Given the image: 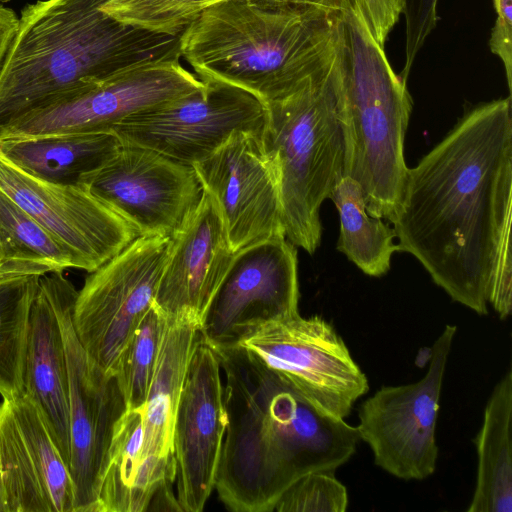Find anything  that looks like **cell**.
Instances as JSON below:
<instances>
[{
    "label": "cell",
    "instance_id": "obj_13",
    "mask_svg": "<svg viewBox=\"0 0 512 512\" xmlns=\"http://www.w3.org/2000/svg\"><path fill=\"white\" fill-rule=\"evenodd\" d=\"M261 130L234 132L192 165L235 253L263 240L286 237L279 172Z\"/></svg>",
    "mask_w": 512,
    "mask_h": 512
},
{
    "label": "cell",
    "instance_id": "obj_8",
    "mask_svg": "<svg viewBox=\"0 0 512 512\" xmlns=\"http://www.w3.org/2000/svg\"><path fill=\"white\" fill-rule=\"evenodd\" d=\"M170 237L138 236L90 272L78 290L72 321L90 361L115 375L122 354L153 306Z\"/></svg>",
    "mask_w": 512,
    "mask_h": 512
},
{
    "label": "cell",
    "instance_id": "obj_10",
    "mask_svg": "<svg viewBox=\"0 0 512 512\" xmlns=\"http://www.w3.org/2000/svg\"><path fill=\"white\" fill-rule=\"evenodd\" d=\"M457 327L446 325L430 350L426 374L417 382L383 386L362 402L356 426L374 463L402 480L431 476L438 459L435 431L444 374Z\"/></svg>",
    "mask_w": 512,
    "mask_h": 512
},
{
    "label": "cell",
    "instance_id": "obj_12",
    "mask_svg": "<svg viewBox=\"0 0 512 512\" xmlns=\"http://www.w3.org/2000/svg\"><path fill=\"white\" fill-rule=\"evenodd\" d=\"M202 86L180 61L143 65L18 117L0 127V139L112 132L127 118Z\"/></svg>",
    "mask_w": 512,
    "mask_h": 512
},
{
    "label": "cell",
    "instance_id": "obj_22",
    "mask_svg": "<svg viewBox=\"0 0 512 512\" xmlns=\"http://www.w3.org/2000/svg\"><path fill=\"white\" fill-rule=\"evenodd\" d=\"M122 142L114 132L0 139V152L29 175L57 184H80L104 166Z\"/></svg>",
    "mask_w": 512,
    "mask_h": 512
},
{
    "label": "cell",
    "instance_id": "obj_17",
    "mask_svg": "<svg viewBox=\"0 0 512 512\" xmlns=\"http://www.w3.org/2000/svg\"><path fill=\"white\" fill-rule=\"evenodd\" d=\"M226 427L220 362L200 338L189 363L173 430L176 497L181 511L204 509L215 488Z\"/></svg>",
    "mask_w": 512,
    "mask_h": 512
},
{
    "label": "cell",
    "instance_id": "obj_23",
    "mask_svg": "<svg viewBox=\"0 0 512 512\" xmlns=\"http://www.w3.org/2000/svg\"><path fill=\"white\" fill-rule=\"evenodd\" d=\"M512 371L495 385L474 438L477 476L468 512L512 511Z\"/></svg>",
    "mask_w": 512,
    "mask_h": 512
},
{
    "label": "cell",
    "instance_id": "obj_18",
    "mask_svg": "<svg viewBox=\"0 0 512 512\" xmlns=\"http://www.w3.org/2000/svg\"><path fill=\"white\" fill-rule=\"evenodd\" d=\"M0 483L5 512H73L69 468L25 394L0 404Z\"/></svg>",
    "mask_w": 512,
    "mask_h": 512
},
{
    "label": "cell",
    "instance_id": "obj_2",
    "mask_svg": "<svg viewBox=\"0 0 512 512\" xmlns=\"http://www.w3.org/2000/svg\"><path fill=\"white\" fill-rule=\"evenodd\" d=\"M213 350L227 414L215 488L227 508L274 511L298 479L335 471L353 456L356 426L317 409L244 348Z\"/></svg>",
    "mask_w": 512,
    "mask_h": 512
},
{
    "label": "cell",
    "instance_id": "obj_37",
    "mask_svg": "<svg viewBox=\"0 0 512 512\" xmlns=\"http://www.w3.org/2000/svg\"><path fill=\"white\" fill-rule=\"evenodd\" d=\"M0 1H6V0H0Z\"/></svg>",
    "mask_w": 512,
    "mask_h": 512
},
{
    "label": "cell",
    "instance_id": "obj_19",
    "mask_svg": "<svg viewBox=\"0 0 512 512\" xmlns=\"http://www.w3.org/2000/svg\"><path fill=\"white\" fill-rule=\"evenodd\" d=\"M235 255L212 199H201L170 237L153 306L168 319L202 324Z\"/></svg>",
    "mask_w": 512,
    "mask_h": 512
},
{
    "label": "cell",
    "instance_id": "obj_35",
    "mask_svg": "<svg viewBox=\"0 0 512 512\" xmlns=\"http://www.w3.org/2000/svg\"><path fill=\"white\" fill-rule=\"evenodd\" d=\"M264 3L292 8L333 7L338 0H259Z\"/></svg>",
    "mask_w": 512,
    "mask_h": 512
},
{
    "label": "cell",
    "instance_id": "obj_4",
    "mask_svg": "<svg viewBox=\"0 0 512 512\" xmlns=\"http://www.w3.org/2000/svg\"><path fill=\"white\" fill-rule=\"evenodd\" d=\"M335 6L223 0L182 33L181 57L199 79L231 84L267 104L292 93L333 58Z\"/></svg>",
    "mask_w": 512,
    "mask_h": 512
},
{
    "label": "cell",
    "instance_id": "obj_20",
    "mask_svg": "<svg viewBox=\"0 0 512 512\" xmlns=\"http://www.w3.org/2000/svg\"><path fill=\"white\" fill-rule=\"evenodd\" d=\"M200 324L168 319L142 412L144 466L163 476H176L173 430L177 407L192 354L201 338Z\"/></svg>",
    "mask_w": 512,
    "mask_h": 512
},
{
    "label": "cell",
    "instance_id": "obj_15",
    "mask_svg": "<svg viewBox=\"0 0 512 512\" xmlns=\"http://www.w3.org/2000/svg\"><path fill=\"white\" fill-rule=\"evenodd\" d=\"M80 184L146 237H171L203 192L193 166L126 143Z\"/></svg>",
    "mask_w": 512,
    "mask_h": 512
},
{
    "label": "cell",
    "instance_id": "obj_16",
    "mask_svg": "<svg viewBox=\"0 0 512 512\" xmlns=\"http://www.w3.org/2000/svg\"><path fill=\"white\" fill-rule=\"evenodd\" d=\"M0 190L70 251L76 269L96 270L138 237L127 221L85 185L38 179L1 152Z\"/></svg>",
    "mask_w": 512,
    "mask_h": 512
},
{
    "label": "cell",
    "instance_id": "obj_3",
    "mask_svg": "<svg viewBox=\"0 0 512 512\" xmlns=\"http://www.w3.org/2000/svg\"><path fill=\"white\" fill-rule=\"evenodd\" d=\"M107 0H39L27 5L0 73V127L123 72L177 62L181 35L125 24Z\"/></svg>",
    "mask_w": 512,
    "mask_h": 512
},
{
    "label": "cell",
    "instance_id": "obj_36",
    "mask_svg": "<svg viewBox=\"0 0 512 512\" xmlns=\"http://www.w3.org/2000/svg\"><path fill=\"white\" fill-rule=\"evenodd\" d=\"M0 512H5V505H4V498H3L1 483H0Z\"/></svg>",
    "mask_w": 512,
    "mask_h": 512
},
{
    "label": "cell",
    "instance_id": "obj_24",
    "mask_svg": "<svg viewBox=\"0 0 512 512\" xmlns=\"http://www.w3.org/2000/svg\"><path fill=\"white\" fill-rule=\"evenodd\" d=\"M76 268L73 255L0 190V275L43 276Z\"/></svg>",
    "mask_w": 512,
    "mask_h": 512
},
{
    "label": "cell",
    "instance_id": "obj_34",
    "mask_svg": "<svg viewBox=\"0 0 512 512\" xmlns=\"http://www.w3.org/2000/svg\"><path fill=\"white\" fill-rule=\"evenodd\" d=\"M19 17L0 3V73L18 30Z\"/></svg>",
    "mask_w": 512,
    "mask_h": 512
},
{
    "label": "cell",
    "instance_id": "obj_6",
    "mask_svg": "<svg viewBox=\"0 0 512 512\" xmlns=\"http://www.w3.org/2000/svg\"><path fill=\"white\" fill-rule=\"evenodd\" d=\"M265 106L261 136L279 172L285 235L313 254L321 205L345 177L347 120L335 53L296 90Z\"/></svg>",
    "mask_w": 512,
    "mask_h": 512
},
{
    "label": "cell",
    "instance_id": "obj_14",
    "mask_svg": "<svg viewBox=\"0 0 512 512\" xmlns=\"http://www.w3.org/2000/svg\"><path fill=\"white\" fill-rule=\"evenodd\" d=\"M297 250L286 237L237 251L200 327L211 348L237 345L258 327L298 312Z\"/></svg>",
    "mask_w": 512,
    "mask_h": 512
},
{
    "label": "cell",
    "instance_id": "obj_1",
    "mask_svg": "<svg viewBox=\"0 0 512 512\" xmlns=\"http://www.w3.org/2000/svg\"><path fill=\"white\" fill-rule=\"evenodd\" d=\"M511 96L468 110L408 168L390 220L399 251L479 315L488 304L505 320L512 308Z\"/></svg>",
    "mask_w": 512,
    "mask_h": 512
},
{
    "label": "cell",
    "instance_id": "obj_30",
    "mask_svg": "<svg viewBox=\"0 0 512 512\" xmlns=\"http://www.w3.org/2000/svg\"><path fill=\"white\" fill-rule=\"evenodd\" d=\"M346 487L334 471L310 472L293 483L278 500V512H345Z\"/></svg>",
    "mask_w": 512,
    "mask_h": 512
},
{
    "label": "cell",
    "instance_id": "obj_29",
    "mask_svg": "<svg viewBox=\"0 0 512 512\" xmlns=\"http://www.w3.org/2000/svg\"><path fill=\"white\" fill-rule=\"evenodd\" d=\"M223 0H107L108 13L136 28L182 34L203 11Z\"/></svg>",
    "mask_w": 512,
    "mask_h": 512
},
{
    "label": "cell",
    "instance_id": "obj_7",
    "mask_svg": "<svg viewBox=\"0 0 512 512\" xmlns=\"http://www.w3.org/2000/svg\"><path fill=\"white\" fill-rule=\"evenodd\" d=\"M64 341L69 397L73 512H97L98 494L117 423L127 411L116 375L104 373L82 347L72 321L78 293L63 272L42 276Z\"/></svg>",
    "mask_w": 512,
    "mask_h": 512
},
{
    "label": "cell",
    "instance_id": "obj_27",
    "mask_svg": "<svg viewBox=\"0 0 512 512\" xmlns=\"http://www.w3.org/2000/svg\"><path fill=\"white\" fill-rule=\"evenodd\" d=\"M40 275H0V394L24 395V369L31 306Z\"/></svg>",
    "mask_w": 512,
    "mask_h": 512
},
{
    "label": "cell",
    "instance_id": "obj_32",
    "mask_svg": "<svg viewBox=\"0 0 512 512\" xmlns=\"http://www.w3.org/2000/svg\"><path fill=\"white\" fill-rule=\"evenodd\" d=\"M497 14L489 39L493 54L502 61L509 92L512 88V0H493Z\"/></svg>",
    "mask_w": 512,
    "mask_h": 512
},
{
    "label": "cell",
    "instance_id": "obj_33",
    "mask_svg": "<svg viewBox=\"0 0 512 512\" xmlns=\"http://www.w3.org/2000/svg\"><path fill=\"white\" fill-rule=\"evenodd\" d=\"M376 41L384 47L387 37L402 14L400 0H360Z\"/></svg>",
    "mask_w": 512,
    "mask_h": 512
},
{
    "label": "cell",
    "instance_id": "obj_9",
    "mask_svg": "<svg viewBox=\"0 0 512 512\" xmlns=\"http://www.w3.org/2000/svg\"><path fill=\"white\" fill-rule=\"evenodd\" d=\"M237 345L332 417L345 419L369 390L368 379L345 342L320 316L297 313L270 321Z\"/></svg>",
    "mask_w": 512,
    "mask_h": 512
},
{
    "label": "cell",
    "instance_id": "obj_21",
    "mask_svg": "<svg viewBox=\"0 0 512 512\" xmlns=\"http://www.w3.org/2000/svg\"><path fill=\"white\" fill-rule=\"evenodd\" d=\"M24 394L38 408L48 432L69 468L68 374L60 323L42 276L29 317Z\"/></svg>",
    "mask_w": 512,
    "mask_h": 512
},
{
    "label": "cell",
    "instance_id": "obj_26",
    "mask_svg": "<svg viewBox=\"0 0 512 512\" xmlns=\"http://www.w3.org/2000/svg\"><path fill=\"white\" fill-rule=\"evenodd\" d=\"M142 445V412L127 410L110 444L97 512L147 511L151 497L142 481Z\"/></svg>",
    "mask_w": 512,
    "mask_h": 512
},
{
    "label": "cell",
    "instance_id": "obj_25",
    "mask_svg": "<svg viewBox=\"0 0 512 512\" xmlns=\"http://www.w3.org/2000/svg\"><path fill=\"white\" fill-rule=\"evenodd\" d=\"M330 199L340 216L337 249L363 273L373 277L386 274L393 254L399 251L394 229L368 213L359 184L348 176L338 183Z\"/></svg>",
    "mask_w": 512,
    "mask_h": 512
},
{
    "label": "cell",
    "instance_id": "obj_11",
    "mask_svg": "<svg viewBox=\"0 0 512 512\" xmlns=\"http://www.w3.org/2000/svg\"><path fill=\"white\" fill-rule=\"evenodd\" d=\"M203 86L114 127L122 143L149 148L193 165L236 131L262 129L266 106L250 92L212 79Z\"/></svg>",
    "mask_w": 512,
    "mask_h": 512
},
{
    "label": "cell",
    "instance_id": "obj_31",
    "mask_svg": "<svg viewBox=\"0 0 512 512\" xmlns=\"http://www.w3.org/2000/svg\"><path fill=\"white\" fill-rule=\"evenodd\" d=\"M405 19V61L401 77L407 81L419 50L434 30L438 0H400Z\"/></svg>",
    "mask_w": 512,
    "mask_h": 512
},
{
    "label": "cell",
    "instance_id": "obj_28",
    "mask_svg": "<svg viewBox=\"0 0 512 512\" xmlns=\"http://www.w3.org/2000/svg\"><path fill=\"white\" fill-rule=\"evenodd\" d=\"M165 323L152 306L120 358L115 375L127 410H141L145 404Z\"/></svg>",
    "mask_w": 512,
    "mask_h": 512
},
{
    "label": "cell",
    "instance_id": "obj_5",
    "mask_svg": "<svg viewBox=\"0 0 512 512\" xmlns=\"http://www.w3.org/2000/svg\"><path fill=\"white\" fill-rule=\"evenodd\" d=\"M334 16L347 120L345 176L359 184L368 213L390 221L406 182L404 139L412 98L374 38L360 0H338Z\"/></svg>",
    "mask_w": 512,
    "mask_h": 512
}]
</instances>
